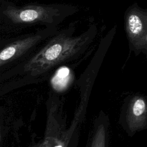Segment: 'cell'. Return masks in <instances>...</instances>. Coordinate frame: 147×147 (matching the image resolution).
<instances>
[{
	"mask_svg": "<svg viewBox=\"0 0 147 147\" xmlns=\"http://www.w3.org/2000/svg\"><path fill=\"white\" fill-rule=\"evenodd\" d=\"M106 129L103 123L99 124L94 133L90 147H106Z\"/></svg>",
	"mask_w": 147,
	"mask_h": 147,
	"instance_id": "obj_5",
	"label": "cell"
},
{
	"mask_svg": "<svg viewBox=\"0 0 147 147\" xmlns=\"http://www.w3.org/2000/svg\"><path fill=\"white\" fill-rule=\"evenodd\" d=\"M36 147H51V143L49 138H47L45 141L42 142L41 144Z\"/></svg>",
	"mask_w": 147,
	"mask_h": 147,
	"instance_id": "obj_7",
	"label": "cell"
},
{
	"mask_svg": "<svg viewBox=\"0 0 147 147\" xmlns=\"http://www.w3.org/2000/svg\"><path fill=\"white\" fill-rule=\"evenodd\" d=\"M75 6L64 3L29 5L17 7L7 5L1 9V14L14 24H41L46 28H57L68 17L76 11Z\"/></svg>",
	"mask_w": 147,
	"mask_h": 147,
	"instance_id": "obj_2",
	"label": "cell"
},
{
	"mask_svg": "<svg viewBox=\"0 0 147 147\" xmlns=\"http://www.w3.org/2000/svg\"><path fill=\"white\" fill-rule=\"evenodd\" d=\"M57 32V28L45 27L9 43L0 52V66L20 57L41 41L53 36Z\"/></svg>",
	"mask_w": 147,
	"mask_h": 147,
	"instance_id": "obj_3",
	"label": "cell"
},
{
	"mask_svg": "<svg viewBox=\"0 0 147 147\" xmlns=\"http://www.w3.org/2000/svg\"><path fill=\"white\" fill-rule=\"evenodd\" d=\"M76 22H71L52 36L48 42L25 64V71L32 75H37L82 54L96 38L98 28L93 24L86 31L76 35Z\"/></svg>",
	"mask_w": 147,
	"mask_h": 147,
	"instance_id": "obj_1",
	"label": "cell"
},
{
	"mask_svg": "<svg viewBox=\"0 0 147 147\" xmlns=\"http://www.w3.org/2000/svg\"><path fill=\"white\" fill-rule=\"evenodd\" d=\"M146 113V103L142 98L136 97L131 100L127 114V122L131 130H135L142 126Z\"/></svg>",
	"mask_w": 147,
	"mask_h": 147,
	"instance_id": "obj_4",
	"label": "cell"
},
{
	"mask_svg": "<svg viewBox=\"0 0 147 147\" xmlns=\"http://www.w3.org/2000/svg\"><path fill=\"white\" fill-rule=\"evenodd\" d=\"M127 28L130 33L139 34L142 29V25L140 17L136 14H130L127 18Z\"/></svg>",
	"mask_w": 147,
	"mask_h": 147,
	"instance_id": "obj_6",
	"label": "cell"
}]
</instances>
